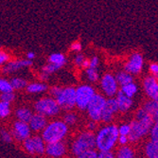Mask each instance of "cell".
I'll use <instances>...</instances> for the list:
<instances>
[{
    "label": "cell",
    "mask_w": 158,
    "mask_h": 158,
    "mask_svg": "<svg viewBox=\"0 0 158 158\" xmlns=\"http://www.w3.org/2000/svg\"><path fill=\"white\" fill-rule=\"evenodd\" d=\"M118 129L114 125H108L102 128L95 136L96 147L100 152L111 151L118 138Z\"/></svg>",
    "instance_id": "cell-1"
},
{
    "label": "cell",
    "mask_w": 158,
    "mask_h": 158,
    "mask_svg": "<svg viewBox=\"0 0 158 158\" xmlns=\"http://www.w3.org/2000/svg\"><path fill=\"white\" fill-rule=\"evenodd\" d=\"M67 125L63 121H53L47 126L43 130V139L47 143H53L63 140V138L67 134Z\"/></svg>",
    "instance_id": "cell-2"
},
{
    "label": "cell",
    "mask_w": 158,
    "mask_h": 158,
    "mask_svg": "<svg viewBox=\"0 0 158 158\" xmlns=\"http://www.w3.org/2000/svg\"><path fill=\"white\" fill-rule=\"evenodd\" d=\"M153 120L150 114L141 119H135L131 123V131L128 135V138L131 141H136L142 136L149 133L151 128L153 125Z\"/></svg>",
    "instance_id": "cell-3"
},
{
    "label": "cell",
    "mask_w": 158,
    "mask_h": 158,
    "mask_svg": "<svg viewBox=\"0 0 158 158\" xmlns=\"http://www.w3.org/2000/svg\"><path fill=\"white\" fill-rule=\"evenodd\" d=\"M36 113L45 117H54L60 112V107L54 98H44L35 103L34 105Z\"/></svg>",
    "instance_id": "cell-4"
},
{
    "label": "cell",
    "mask_w": 158,
    "mask_h": 158,
    "mask_svg": "<svg viewBox=\"0 0 158 158\" xmlns=\"http://www.w3.org/2000/svg\"><path fill=\"white\" fill-rule=\"evenodd\" d=\"M94 147H96L95 135L91 132H85L80 135L73 143L72 152L75 155H79L85 151L93 150Z\"/></svg>",
    "instance_id": "cell-5"
},
{
    "label": "cell",
    "mask_w": 158,
    "mask_h": 158,
    "mask_svg": "<svg viewBox=\"0 0 158 158\" xmlns=\"http://www.w3.org/2000/svg\"><path fill=\"white\" fill-rule=\"evenodd\" d=\"M55 99L61 109L66 111L73 109L76 106V89L73 87L62 88Z\"/></svg>",
    "instance_id": "cell-6"
},
{
    "label": "cell",
    "mask_w": 158,
    "mask_h": 158,
    "mask_svg": "<svg viewBox=\"0 0 158 158\" xmlns=\"http://www.w3.org/2000/svg\"><path fill=\"white\" fill-rule=\"evenodd\" d=\"M105 100L106 98L102 95L95 94L89 102L86 110H87L89 117L93 121L100 120V116H102V112L105 104Z\"/></svg>",
    "instance_id": "cell-7"
},
{
    "label": "cell",
    "mask_w": 158,
    "mask_h": 158,
    "mask_svg": "<svg viewBox=\"0 0 158 158\" xmlns=\"http://www.w3.org/2000/svg\"><path fill=\"white\" fill-rule=\"evenodd\" d=\"M96 94L95 89L91 85L83 84L76 89V105L81 110H86L89 102Z\"/></svg>",
    "instance_id": "cell-8"
},
{
    "label": "cell",
    "mask_w": 158,
    "mask_h": 158,
    "mask_svg": "<svg viewBox=\"0 0 158 158\" xmlns=\"http://www.w3.org/2000/svg\"><path fill=\"white\" fill-rule=\"evenodd\" d=\"M143 64H144V60L142 55L138 52L133 53L124 65V71L131 75H137L141 72Z\"/></svg>",
    "instance_id": "cell-9"
},
{
    "label": "cell",
    "mask_w": 158,
    "mask_h": 158,
    "mask_svg": "<svg viewBox=\"0 0 158 158\" xmlns=\"http://www.w3.org/2000/svg\"><path fill=\"white\" fill-rule=\"evenodd\" d=\"M100 87H102L103 93L110 98L116 96L118 91V84L116 81V78L109 73L102 77V81H100Z\"/></svg>",
    "instance_id": "cell-10"
},
{
    "label": "cell",
    "mask_w": 158,
    "mask_h": 158,
    "mask_svg": "<svg viewBox=\"0 0 158 158\" xmlns=\"http://www.w3.org/2000/svg\"><path fill=\"white\" fill-rule=\"evenodd\" d=\"M118 111V103L116 98L113 97L105 100V104L102 112V116H100V120L103 122H110L113 119L114 114Z\"/></svg>",
    "instance_id": "cell-11"
},
{
    "label": "cell",
    "mask_w": 158,
    "mask_h": 158,
    "mask_svg": "<svg viewBox=\"0 0 158 158\" xmlns=\"http://www.w3.org/2000/svg\"><path fill=\"white\" fill-rule=\"evenodd\" d=\"M143 88H144L145 93L150 98L153 100L158 99V83L156 77L152 75L147 77L143 81Z\"/></svg>",
    "instance_id": "cell-12"
},
{
    "label": "cell",
    "mask_w": 158,
    "mask_h": 158,
    "mask_svg": "<svg viewBox=\"0 0 158 158\" xmlns=\"http://www.w3.org/2000/svg\"><path fill=\"white\" fill-rule=\"evenodd\" d=\"M13 137L18 141H24L31 135V128L27 123L23 121H16L13 126Z\"/></svg>",
    "instance_id": "cell-13"
},
{
    "label": "cell",
    "mask_w": 158,
    "mask_h": 158,
    "mask_svg": "<svg viewBox=\"0 0 158 158\" xmlns=\"http://www.w3.org/2000/svg\"><path fill=\"white\" fill-rule=\"evenodd\" d=\"M32 64V61L31 60H14V61H10L5 64L4 67H3V72L4 73H13L16 72L17 70L23 68V67H27L31 66Z\"/></svg>",
    "instance_id": "cell-14"
},
{
    "label": "cell",
    "mask_w": 158,
    "mask_h": 158,
    "mask_svg": "<svg viewBox=\"0 0 158 158\" xmlns=\"http://www.w3.org/2000/svg\"><path fill=\"white\" fill-rule=\"evenodd\" d=\"M45 152L52 157H61L65 152V146L61 141L48 143V146L45 149Z\"/></svg>",
    "instance_id": "cell-15"
},
{
    "label": "cell",
    "mask_w": 158,
    "mask_h": 158,
    "mask_svg": "<svg viewBox=\"0 0 158 158\" xmlns=\"http://www.w3.org/2000/svg\"><path fill=\"white\" fill-rule=\"evenodd\" d=\"M28 126H30L31 130L34 131V132H39L44 130V128L47 126V118L43 114H40L38 113H36L35 114H32V117L31 118V120L28 121Z\"/></svg>",
    "instance_id": "cell-16"
},
{
    "label": "cell",
    "mask_w": 158,
    "mask_h": 158,
    "mask_svg": "<svg viewBox=\"0 0 158 158\" xmlns=\"http://www.w3.org/2000/svg\"><path fill=\"white\" fill-rule=\"evenodd\" d=\"M116 96H117L116 100H117V103H118V111L126 112V111H128L129 109H130L133 106V99H132V98L127 97L120 90L118 91Z\"/></svg>",
    "instance_id": "cell-17"
},
{
    "label": "cell",
    "mask_w": 158,
    "mask_h": 158,
    "mask_svg": "<svg viewBox=\"0 0 158 158\" xmlns=\"http://www.w3.org/2000/svg\"><path fill=\"white\" fill-rule=\"evenodd\" d=\"M150 116L152 117V120L154 122H157V118H158V104H157V100H150V102H147L143 107Z\"/></svg>",
    "instance_id": "cell-18"
},
{
    "label": "cell",
    "mask_w": 158,
    "mask_h": 158,
    "mask_svg": "<svg viewBox=\"0 0 158 158\" xmlns=\"http://www.w3.org/2000/svg\"><path fill=\"white\" fill-rule=\"evenodd\" d=\"M48 90V85L44 82H32L27 85V91L31 94L43 93Z\"/></svg>",
    "instance_id": "cell-19"
},
{
    "label": "cell",
    "mask_w": 158,
    "mask_h": 158,
    "mask_svg": "<svg viewBox=\"0 0 158 158\" xmlns=\"http://www.w3.org/2000/svg\"><path fill=\"white\" fill-rule=\"evenodd\" d=\"M116 81L118 82V85L122 86V85H125L129 82H132L133 81V76L130 74V73H128L126 72V71H119V72L117 73L116 75Z\"/></svg>",
    "instance_id": "cell-20"
},
{
    "label": "cell",
    "mask_w": 158,
    "mask_h": 158,
    "mask_svg": "<svg viewBox=\"0 0 158 158\" xmlns=\"http://www.w3.org/2000/svg\"><path fill=\"white\" fill-rule=\"evenodd\" d=\"M32 143H33V149H34V153L37 154H43L45 152V141L40 136H33L31 137Z\"/></svg>",
    "instance_id": "cell-21"
},
{
    "label": "cell",
    "mask_w": 158,
    "mask_h": 158,
    "mask_svg": "<svg viewBox=\"0 0 158 158\" xmlns=\"http://www.w3.org/2000/svg\"><path fill=\"white\" fill-rule=\"evenodd\" d=\"M120 91H121L124 95H126L127 97H129V98H133V97L137 93V85H136L134 81L129 82V83H127V84L121 86Z\"/></svg>",
    "instance_id": "cell-22"
},
{
    "label": "cell",
    "mask_w": 158,
    "mask_h": 158,
    "mask_svg": "<svg viewBox=\"0 0 158 158\" xmlns=\"http://www.w3.org/2000/svg\"><path fill=\"white\" fill-rule=\"evenodd\" d=\"M48 62L51 64H54L56 65H58L62 68L65 64L66 59H65V56L62 53H53L49 56Z\"/></svg>",
    "instance_id": "cell-23"
},
{
    "label": "cell",
    "mask_w": 158,
    "mask_h": 158,
    "mask_svg": "<svg viewBox=\"0 0 158 158\" xmlns=\"http://www.w3.org/2000/svg\"><path fill=\"white\" fill-rule=\"evenodd\" d=\"M17 118L20 120V121H23V122H26V123H28V121L31 120V117H32V113L30 109L27 108H20L16 111L15 113Z\"/></svg>",
    "instance_id": "cell-24"
},
{
    "label": "cell",
    "mask_w": 158,
    "mask_h": 158,
    "mask_svg": "<svg viewBox=\"0 0 158 158\" xmlns=\"http://www.w3.org/2000/svg\"><path fill=\"white\" fill-rule=\"evenodd\" d=\"M158 152V142L151 141L146 146V154L149 158H156Z\"/></svg>",
    "instance_id": "cell-25"
},
{
    "label": "cell",
    "mask_w": 158,
    "mask_h": 158,
    "mask_svg": "<svg viewBox=\"0 0 158 158\" xmlns=\"http://www.w3.org/2000/svg\"><path fill=\"white\" fill-rule=\"evenodd\" d=\"M10 82L12 86V89H16V90L23 89V88L27 87V81L24 79H21V78H13L10 80Z\"/></svg>",
    "instance_id": "cell-26"
},
{
    "label": "cell",
    "mask_w": 158,
    "mask_h": 158,
    "mask_svg": "<svg viewBox=\"0 0 158 158\" xmlns=\"http://www.w3.org/2000/svg\"><path fill=\"white\" fill-rule=\"evenodd\" d=\"M10 103L0 100V118H7L10 114Z\"/></svg>",
    "instance_id": "cell-27"
},
{
    "label": "cell",
    "mask_w": 158,
    "mask_h": 158,
    "mask_svg": "<svg viewBox=\"0 0 158 158\" xmlns=\"http://www.w3.org/2000/svg\"><path fill=\"white\" fill-rule=\"evenodd\" d=\"M85 73L86 76H87V79L92 82H95L98 80V73L97 71V68H91V67L86 68Z\"/></svg>",
    "instance_id": "cell-28"
},
{
    "label": "cell",
    "mask_w": 158,
    "mask_h": 158,
    "mask_svg": "<svg viewBox=\"0 0 158 158\" xmlns=\"http://www.w3.org/2000/svg\"><path fill=\"white\" fill-rule=\"evenodd\" d=\"M118 158H135L134 152L128 147H122L118 152Z\"/></svg>",
    "instance_id": "cell-29"
},
{
    "label": "cell",
    "mask_w": 158,
    "mask_h": 158,
    "mask_svg": "<svg viewBox=\"0 0 158 158\" xmlns=\"http://www.w3.org/2000/svg\"><path fill=\"white\" fill-rule=\"evenodd\" d=\"M12 86L10 82L5 79H0V92L1 93H7V92H12Z\"/></svg>",
    "instance_id": "cell-30"
},
{
    "label": "cell",
    "mask_w": 158,
    "mask_h": 158,
    "mask_svg": "<svg viewBox=\"0 0 158 158\" xmlns=\"http://www.w3.org/2000/svg\"><path fill=\"white\" fill-rule=\"evenodd\" d=\"M59 69H61L60 66L56 65L54 64H51V63H48V64H46L45 66H43L42 68V72L44 73H47V74H52L54 72H56V71H58Z\"/></svg>",
    "instance_id": "cell-31"
},
{
    "label": "cell",
    "mask_w": 158,
    "mask_h": 158,
    "mask_svg": "<svg viewBox=\"0 0 158 158\" xmlns=\"http://www.w3.org/2000/svg\"><path fill=\"white\" fill-rule=\"evenodd\" d=\"M77 121V116L74 113H67L64 116V123L66 125H73Z\"/></svg>",
    "instance_id": "cell-32"
},
{
    "label": "cell",
    "mask_w": 158,
    "mask_h": 158,
    "mask_svg": "<svg viewBox=\"0 0 158 158\" xmlns=\"http://www.w3.org/2000/svg\"><path fill=\"white\" fill-rule=\"evenodd\" d=\"M77 158H98V153L93 150H88L85 151L81 153H80L79 155H77Z\"/></svg>",
    "instance_id": "cell-33"
},
{
    "label": "cell",
    "mask_w": 158,
    "mask_h": 158,
    "mask_svg": "<svg viewBox=\"0 0 158 158\" xmlns=\"http://www.w3.org/2000/svg\"><path fill=\"white\" fill-rule=\"evenodd\" d=\"M15 96L12 92H7V93H1L0 95V100H2V102H9L10 103L12 100L14 99Z\"/></svg>",
    "instance_id": "cell-34"
},
{
    "label": "cell",
    "mask_w": 158,
    "mask_h": 158,
    "mask_svg": "<svg viewBox=\"0 0 158 158\" xmlns=\"http://www.w3.org/2000/svg\"><path fill=\"white\" fill-rule=\"evenodd\" d=\"M118 129V134L120 135H129V134H130V131H131V126L129 124H123L121 125Z\"/></svg>",
    "instance_id": "cell-35"
},
{
    "label": "cell",
    "mask_w": 158,
    "mask_h": 158,
    "mask_svg": "<svg viewBox=\"0 0 158 158\" xmlns=\"http://www.w3.org/2000/svg\"><path fill=\"white\" fill-rule=\"evenodd\" d=\"M151 136H152V142L158 141V126H157V123H155V125H152V127L151 128Z\"/></svg>",
    "instance_id": "cell-36"
},
{
    "label": "cell",
    "mask_w": 158,
    "mask_h": 158,
    "mask_svg": "<svg viewBox=\"0 0 158 158\" xmlns=\"http://www.w3.org/2000/svg\"><path fill=\"white\" fill-rule=\"evenodd\" d=\"M10 61V55L5 51L0 50V65H3Z\"/></svg>",
    "instance_id": "cell-37"
},
{
    "label": "cell",
    "mask_w": 158,
    "mask_h": 158,
    "mask_svg": "<svg viewBox=\"0 0 158 158\" xmlns=\"http://www.w3.org/2000/svg\"><path fill=\"white\" fill-rule=\"evenodd\" d=\"M84 60H85V57L82 54H77L74 58V63L77 66H81Z\"/></svg>",
    "instance_id": "cell-38"
},
{
    "label": "cell",
    "mask_w": 158,
    "mask_h": 158,
    "mask_svg": "<svg viewBox=\"0 0 158 158\" xmlns=\"http://www.w3.org/2000/svg\"><path fill=\"white\" fill-rule=\"evenodd\" d=\"M99 64V59L98 58L97 56H94L93 58H91L89 60V67L91 68H98Z\"/></svg>",
    "instance_id": "cell-39"
},
{
    "label": "cell",
    "mask_w": 158,
    "mask_h": 158,
    "mask_svg": "<svg viewBox=\"0 0 158 158\" xmlns=\"http://www.w3.org/2000/svg\"><path fill=\"white\" fill-rule=\"evenodd\" d=\"M70 48H71V50L74 51V52H80L81 50V44L80 42H74V43L71 44Z\"/></svg>",
    "instance_id": "cell-40"
},
{
    "label": "cell",
    "mask_w": 158,
    "mask_h": 158,
    "mask_svg": "<svg viewBox=\"0 0 158 158\" xmlns=\"http://www.w3.org/2000/svg\"><path fill=\"white\" fill-rule=\"evenodd\" d=\"M61 90H62V87H59V86H54V87L50 88L49 93H50V95L52 96V98H55L57 96L59 95V93L61 92Z\"/></svg>",
    "instance_id": "cell-41"
},
{
    "label": "cell",
    "mask_w": 158,
    "mask_h": 158,
    "mask_svg": "<svg viewBox=\"0 0 158 158\" xmlns=\"http://www.w3.org/2000/svg\"><path fill=\"white\" fill-rule=\"evenodd\" d=\"M98 158H114V156L110 151H108V152H100L98 154Z\"/></svg>",
    "instance_id": "cell-42"
},
{
    "label": "cell",
    "mask_w": 158,
    "mask_h": 158,
    "mask_svg": "<svg viewBox=\"0 0 158 158\" xmlns=\"http://www.w3.org/2000/svg\"><path fill=\"white\" fill-rule=\"evenodd\" d=\"M148 113L143 109V108H141V109H139L137 112H136V116H135V118L136 119H141V118H145V117H147L148 116Z\"/></svg>",
    "instance_id": "cell-43"
},
{
    "label": "cell",
    "mask_w": 158,
    "mask_h": 158,
    "mask_svg": "<svg viewBox=\"0 0 158 158\" xmlns=\"http://www.w3.org/2000/svg\"><path fill=\"white\" fill-rule=\"evenodd\" d=\"M150 72L152 73V76L157 77V75H158V64L156 63H153L150 65Z\"/></svg>",
    "instance_id": "cell-44"
},
{
    "label": "cell",
    "mask_w": 158,
    "mask_h": 158,
    "mask_svg": "<svg viewBox=\"0 0 158 158\" xmlns=\"http://www.w3.org/2000/svg\"><path fill=\"white\" fill-rule=\"evenodd\" d=\"M1 137L5 142H10L11 141V135H10V133H8L5 130L1 131Z\"/></svg>",
    "instance_id": "cell-45"
},
{
    "label": "cell",
    "mask_w": 158,
    "mask_h": 158,
    "mask_svg": "<svg viewBox=\"0 0 158 158\" xmlns=\"http://www.w3.org/2000/svg\"><path fill=\"white\" fill-rule=\"evenodd\" d=\"M128 140H129V138H128V136L127 135H118V141L120 143L121 145H125L126 143L128 142Z\"/></svg>",
    "instance_id": "cell-46"
},
{
    "label": "cell",
    "mask_w": 158,
    "mask_h": 158,
    "mask_svg": "<svg viewBox=\"0 0 158 158\" xmlns=\"http://www.w3.org/2000/svg\"><path fill=\"white\" fill-rule=\"evenodd\" d=\"M27 60H31L32 61L35 58V53H33V52H28L27 54Z\"/></svg>",
    "instance_id": "cell-47"
},
{
    "label": "cell",
    "mask_w": 158,
    "mask_h": 158,
    "mask_svg": "<svg viewBox=\"0 0 158 158\" xmlns=\"http://www.w3.org/2000/svg\"><path fill=\"white\" fill-rule=\"evenodd\" d=\"M88 129L90 131H94L95 129H96V123H95V121H93L92 120V122H90L89 123V125H88Z\"/></svg>",
    "instance_id": "cell-48"
},
{
    "label": "cell",
    "mask_w": 158,
    "mask_h": 158,
    "mask_svg": "<svg viewBox=\"0 0 158 158\" xmlns=\"http://www.w3.org/2000/svg\"><path fill=\"white\" fill-rule=\"evenodd\" d=\"M48 74H47V73H44V72H42L41 73V75H40V77H41V80L42 81H47L48 79Z\"/></svg>",
    "instance_id": "cell-49"
},
{
    "label": "cell",
    "mask_w": 158,
    "mask_h": 158,
    "mask_svg": "<svg viewBox=\"0 0 158 158\" xmlns=\"http://www.w3.org/2000/svg\"><path fill=\"white\" fill-rule=\"evenodd\" d=\"M81 67H83V68H88L89 67V60H87V59H85L84 60V62L82 63V64H81Z\"/></svg>",
    "instance_id": "cell-50"
},
{
    "label": "cell",
    "mask_w": 158,
    "mask_h": 158,
    "mask_svg": "<svg viewBox=\"0 0 158 158\" xmlns=\"http://www.w3.org/2000/svg\"><path fill=\"white\" fill-rule=\"evenodd\" d=\"M156 158H157V157H156Z\"/></svg>",
    "instance_id": "cell-51"
}]
</instances>
